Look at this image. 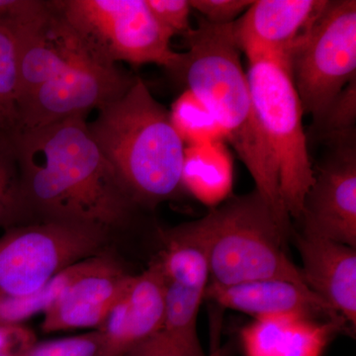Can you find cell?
Segmentation results:
<instances>
[{
  "label": "cell",
  "mask_w": 356,
  "mask_h": 356,
  "mask_svg": "<svg viewBox=\"0 0 356 356\" xmlns=\"http://www.w3.org/2000/svg\"><path fill=\"white\" fill-rule=\"evenodd\" d=\"M27 220L83 225L108 232L128 222L137 205L76 116L11 131Z\"/></svg>",
  "instance_id": "1"
},
{
  "label": "cell",
  "mask_w": 356,
  "mask_h": 356,
  "mask_svg": "<svg viewBox=\"0 0 356 356\" xmlns=\"http://www.w3.org/2000/svg\"><path fill=\"white\" fill-rule=\"evenodd\" d=\"M232 24L213 25L199 18L197 27L184 37L187 51L172 72L212 112L227 143L254 178L255 191L292 232L291 218L281 199L277 166L255 114Z\"/></svg>",
  "instance_id": "2"
},
{
  "label": "cell",
  "mask_w": 356,
  "mask_h": 356,
  "mask_svg": "<svg viewBox=\"0 0 356 356\" xmlns=\"http://www.w3.org/2000/svg\"><path fill=\"white\" fill-rule=\"evenodd\" d=\"M89 132L137 206L154 207L177 197L184 144L170 112L136 77L118 99L98 110Z\"/></svg>",
  "instance_id": "3"
},
{
  "label": "cell",
  "mask_w": 356,
  "mask_h": 356,
  "mask_svg": "<svg viewBox=\"0 0 356 356\" xmlns=\"http://www.w3.org/2000/svg\"><path fill=\"white\" fill-rule=\"evenodd\" d=\"M200 221L207 238L209 282L280 280L311 291L285 250L294 232L285 228L257 191L229 197Z\"/></svg>",
  "instance_id": "4"
},
{
  "label": "cell",
  "mask_w": 356,
  "mask_h": 356,
  "mask_svg": "<svg viewBox=\"0 0 356 356\" xmlns=\"http://www.w3.org/2000/svg\"><path fill=\"white\" fill-rule=\"evenodd\" d=\"M245 72L257 120L277 166L283 205L291 220L300 221L315 172L298 93L286 65L275 58H250Z\"/></svg>",
  "instance_id": "5"
},
{
  "label": "cell",
  "mask_w": 356,
  "mask_h": 356,
  "mask_svg": "<svg viewBox=\"0 0 356 356\" xmlns=\"http://www.w3.org/2000/svg\"><path fill=\"white\" fill-rule=\"evenodd\" d=\"M156 257L165 276V313L158 331L125 356H204L199 309L210 281L207 238L200 220L163 233Z\"/></svg>",
  "instance_id": "6"
},
{
  "label": "cell",
  "mask_w": 356,
  "mask_h": 356,
  "mask_svg": "<svg viewBox=\"0 0 356 356\" xmlns=\"http://www.w3.org/2000/svg\"><path fill=\"white\" fill-rule=\"evenodd\" d=\"M60 18L89 53L105 64H154L173 72L182 53L154 17L147 0H63Z\"/></svg>",
  "instance_id": "7"
},
{
  "label": "cell",
  "mask_w": 356,
  "mask_h": 356,
  "mask_svg": "<svg viewBox=\"0 0 356 356\" xmlns=\"http://www.w3.org/2000/svg\"><path fill=\"white\" fill-rule=\"evenodd\" d=\"M286 67L304 113L316 124L346 84L356 79V1H327L290 51Z\"/></svg>",
  "instance_id": "8"
},
{
  "label": "cell",
  "mask_w": 356,
  "mask_h": 356,
  "mask_svg": "<svg viewBox=\"0 0 356 356\" xmlns=\"http://www.w3.org/2000/svg\"><path fill=\"white\" fill-rule=\"evenodd\" d=\"M103 229L63 222L13 226L0 238V296H27L77 262L100 254Z\"/></svg>",
  "instance_id": "9"
},
{
  "label": "cell",
  "mask_w": 356,
  "mask_h": 356,
  "mask_svg": "<svg viewBox=\"0 0 356 356\" xmlns=\"http://www.w3.org/2000/svg\"><path fill=\"white\" fill-rule=\"evenodd\" d=\"M135 79L118 65L105 64L95 58L81 60L19 100L15 130L86 117L91 110H99L120 98Z\"/></svg>",
  "instance_id": "10"
},
{
  "label": "cell",
  "mask_w": 356,
  "mask_h": 356,
  "mask_svg": "<svg viewBox=\"0 0 356 356\" xmlns=\"http://www.w3.org/2000/svg\"><path fill=\"white\" fill-rule=\"evenodd\" d=\"M304 200L302 231L356 248L355 134L332 142Z\"/></svg>",
  "instance_id": "11"
},
{
  "label": "cell",
  "mask_w": 356,
  "mask_h": 356,
  "mask_svg": "<svg viewBox=\"0 0 356 356\" xmlns=\"http://www.w3.org/2000/svg\"><path fill=\"white\" fill-rule=\"evenodd\" d=\"M324 0H257L232 24L238 50L248 60L266 57L286 65L290 51L318 14Z\"/></svg>",
  "instance_id": "12"
},
{
  "label": "cell",
  "mask_w": 356,
  "mask_h": 356,
  "mask_svg": "<svg viewBox=\"0 0 356 356\" xmlns=\"http://www.w3.org/2000/svg\"><path fill=\"white\" fill-rule=\"evenodd\" d=\"M132 275L105 254L44 312V332L98 329L127 289Z\"/></svg>",
  "instance_id": "13"
},
{
  "label": "cell",
  "mask_w": 356,
  "mask_h": 356,
  "mask_svg": "<svg viewBox=\"0 0 356 356\" xmlns=\"http://www.w3.org/2000/svg\"><path fill=\"white\" fill-rule=\"evenodd\" d=\"M307 287L355 331L356 325V248L323 236L294 231Z\"/></svg>",
  "instance_id": "14"
},
{
  "label": "cell",
  "mask_w": 356,
  "mask_h": 356,
  "mask_svg": "<svg viewBox=\"0 0 356 356\" xmlns=\"http://www.w3.org/2000/svg\"><path fill=\"white\" fill-rule=\"evenodd\" d=\"M205 299L222 308L243 312L254 320L306 316L346 323L313 292L286 280H264L235 285L209 282Z\"/></svg>",
  "instance_id": "15"
},
{
  "label": "cell",
  "mask_w": 356,
  "mask_h": 356,
  "mask_svg": "<svg viewBox=\"0 0 356 356\" xmlns=\"http://www.w3.org/2000/svg\"><path fill=\"white\" fill-rule=\"evenodd\" d=\"M350 330L343 321L306 316L254 320L241 332L245 356H322L332 339Z\"/></svg>",
  "instance_id": "16"
},
{
  "label": "cell",
  "mask_w": 356,
  "mask_h": 356,
  "mask_svg": "<svg viewBox=\"0 0 356 356\" xmlns=\"http://www.w3.org/2000/svg\"><path fill=\"white\" fill-rule=\"evenodd\" d=\"M15 44L19 76L18 102L77 63L88 58L96 60L60 18L57 1L51 22L41 31Z\"/></svg>",
  "instance_id": "17"
},
{
  "label": "cell",
  "mask_w": 356,
  "mask_h": 356,
  "mask_svg": "<svg viewBox=\"0 0 356 356\" xmlns=\"http://www.w3.org/2000/svg\"><path fill=\"white\" fill-rule=\"evenodd\" d=\"M181 184L211 209L228 200L234 186V161L226 143L185 146Z\"/></svg>",
  "instance_id": "18"
},
{
  "label": "cell",
  "mask_w": 356,
  "mask_h": 356,
  "mask_svg": "<svg viewBox=\"0 0 356 356\" xmlns=\"http://www.w3.org/2000/svg\"><path fill=\"white\" fill-rule=\"evenodd\" d=\"M100 254L65 269L48 284L27 296H0V327L21 325L37 314L44 313L72 281L88 273L99 261Z\"/></svg>",
  "instance_id": "19"
},
{
  "label": "cell",
  "mask_w": 356,
  "mask_h": 356,
  "mask_svg": "<svg viewBox=\"0 0 356 356\" xmlns=\"http://www.w3.org/2000/svg\"><path fill=\"white\" fill-rule=\"evenodd\" d=\"M168 112L170 123L184 146L227 143L226 133L214 115L187 89L178 96Z\"/></svg>",
  "instance_id": "20"
},
{
  "label": "cell",
  "mask_w": 356,
  "mask_h": 356,
  "mask_svg": "<svg viewBox=\"0 0 356 356\" xmlns=\"http://www.w3.org/2000/svg\"><path fill=\"white\" fill-rule=\"evenodd\" d=\"M25 219L15 147L10 132L0 130V226H13Z\"/></svg>",
  "instance_id": "21"
},
{
  "label": "cell",
  "mask_w": 356,
  "mask_h": 356,
  "mask_svg": "<svg viewBox=\"0 0 356 356\" xmlns=\"http://www.w3.org/2000/svg\"><path fill=\"white\" fill-rule=\"evenodd\" d=\"M56 13V1L0 0V30L19 41L43 30Z\"/></svg>",
  "instance_id": "22"
},
{
  "label": "cell",
  "mask_w": 356,
  "mask_h": 356,
  "mask_svg": "<svg viewBox=\"0 0 356 356\" xmlns=\"http://www.w3.org/2000/svg\"><path fill=\"white\" fill-rule=\"evenodd\" d=\"M18 53L15 42L0 30V130H15L18 124Z\"/></svg>",
  "instance_id": "23"
},
{
  "label": "cell",
  "mask_w": 356,
  "mask_h": 356,
  "mask_svg": "<svg viewBox=\"0 0 356 356\" xmlns=\"http://www.w3.org/2000/svg\"><path fill=\"white\" fill-rule=\"evenodd\" d=\"M356 79L346 84L325 110L316 127L332 142L355 134Z\"/></svg>",
  "instance_id": "24"
},
{
  "label": "cell",
  "mask_w": 356,
  "mask_h": 356,
  "mask_svg": "<svg viewBox=\"0 0 356 356\" xmlns=\"http://www.w3.org/2000/svg\"><path fill=\"white\" fill-rule=\"evenodd\" d=\"M102 334L95 330L79 336L33 344L20 356H100Z\"/></svg>",
  "instance_id": "25"
},
{
  "label": "cell",
  "mask_w": 356,
  "mask_h": 356,
  "mask_svg": "<svg viewBox=\"0 0 356 356\" xmlns=\"http://www.w3.org/2000/svg\"><path fill=\"white\" fill-rule=\"evenodd\" d=\"M147 3L159 24L172 36L184 37L191 31L189 0H147Z\"/></svg>",
  "instance_id": "26"
},
{
  "label": "cell",
  "mask_w": 356,
  "mask_h": 356,
  "mask_svg": "<svg viewBox=\"0 0 356 356\" xmlns=\"http://www.w3.org/2000/svg\"><path fill=\"white\" fill-rule=\"evenodd\" d=\"M252 0H189L192 10L213 25L235 22L252 4Z\"/></svg>",
  "instance_id": "27"
},
{
  "label": "cell",
  "mask_w": 356,
  "mask_h": 356,
  "mask_svg": "<svg viewBox=\"0 0 356 356\" xmlns=\"http://www.w3.org/2000/svg\"><path fill=\"white\" fill-rule=\"evenodd\" d=\"M36 343V334L24 324L0 327V356H20Z\"/></svg>",
  "instance_id": "28"
},
{
  "label": "cell",
  "mask_w": 356,
  "mask_h": 356,
  "mask_svg": "<svg viewBox=\"0 0 356 356\" xmlns=\"http://www.w3.org/2000/svg\"><path fill=\"white\" fill-rule=\"evenodd\" d=\"M207 356H222L221 348H220L219 343H218V339L213 343L212 350H211L210 355Z\"/></svg>",
  "instance_id": "29"
},
{
  "label": "cell",
  "mask_w": 356,
  "mask_h": 356,
  "mask_svg": "<svg viewBox=\"0 0 356 356\" xmlns=\"http://www.w3.org/2000/svg\"><path fill=\"white\" fill-rule=\"evenodd\" d=\"M204 356H207V355H204Z\"/></svg>",
  "instance_id": "30"
}]
</instances>
